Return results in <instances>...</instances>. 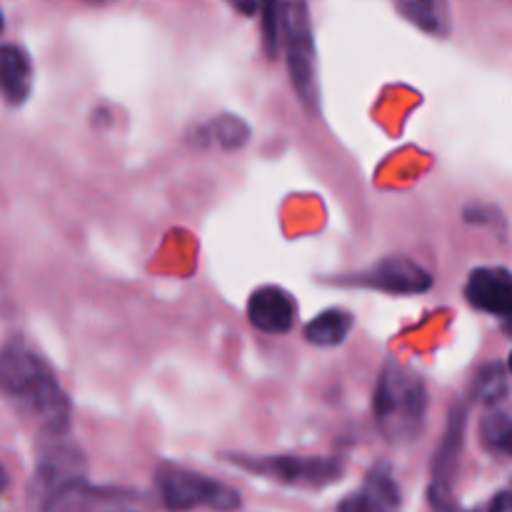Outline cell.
I'll use <instances>...</instances> for the list:
<instances>
[{
  "label": "cell",
  "instance_id": "ffe728a7",
  "mask_svg": "<svg viewBox=\"0 0 512 512\" xmlns=\"http://www.w3.org/2000/svg\"><path fill=\"white\" fill-rule=\"evenodd\" d=\"M233 10H238L240 15H255L258 13V0H225Z\"/></svg>",
  "mask_w": 512,
  "mask_h": 512
},
{
  "label": "cell",
  "instance_id": "9c48e42d",
  "mask_svg": "<svg viewBox=\"0 0 512 512\" xmlns=\"http://www.w3.org/2000/svg\"><path fill=\"white\" fill-rule=\"evenodd\" d=\"M248 320L260 333L285 335L293 330L295 320H298V305H295L293 295L285 293L283 288L265 285L250 295Z\"/></svg>",
  "mask_w": 512,
  "mask_h": 512
},
{
  "label": "cell",
  "instance_id": "52a82bcc",
  "mask_svg": "<svg viewBox=\"0 0 512 512\" xmlns=\"http://www.w3.org/2000/svg\"><path fill=\"white\" fill-rule=\"evenodd\" d=\"M465 423H468V410L465 405H455L450 410L448 428H445L440 448L433 458V485H430V500L438 512H453V480L458 470L460 453L465 443Z\"/></svg>",
  "mask_w": 512,
  "mask_h": 512
},
{
  "label": "cell",
  "instance_id": "d6986e66",
  "mask_svg": "<svg viewBox=\"0 0 512 512\" xmlns=\"http://www.w3.org/2000/svg\"><path fill=\"white\" fill-rule=\"evenodd\" d=\"M283 8V0H258L263 48L268 58H275L280 50V20H283Z\"/></svg>",
  "mask_w": 512,
  "mask_h": 512
},
{
  "label": "cell",
  "instance_id": "8992f818",
  "mask_svg": "<svg viewBox=\"0 0 512 512\" xmlns=\"http://www.w3.org/2000/svg\"><path fill=\"white\" fill-rule=\"evenodd\" d=\"M50 443L40 450L38 468L30 480V503L35 510L43 508L48 500L63 493L70 485L85 480V458L75 445L63 438H48Z\"/></svg>",
  "mask_w": 512,
  "mask_h": 512
},
{
  "label": "cell",
  "instance_id": "d4e9b609",
  "mask_svg": "<svg viewBox=\"0 0 512 512\" xmlns=\"http://www.w3.org/2000/svg\"><path fill=\"white\" fill-rule=\"evenodd\" d=\"M3 490H5V473L3 468H0V495H3Z\"/></svg>",
  "mask_w": 512,
  "mask_h": 512
},
{
  "label": "cell",
  "instance_id": "44dd1931",
  "mask_svg": "<svg viewBox=\"0 0 512 512\" xmlns=\"http://www.w3.org/2000/svg\"><path fill=\"white\" fill-rule=\"evenodd\" d=\"M490 512H512V495L500 493L498 498L493 500V505H490Z\"/></svg>",
  "mask_w": 512,
  "mask_h": 512
},
{
  "label": "cell",
  "instance_id": "3957f363",
  "mask_svg": "<svg viewBox=\"0 0 512 512\" xmlns=\"http://www.w3.org/2000/svg\"><path fill=\"white\" fill-rule=\"evenodd\" d=\"M280 35L285 38V60L293 90L300 103L308 110H318L320 85H318V60H315L313 25L305 0H290L283 8Z\"/></svg>",
  "mask_w": 512,
  "mask_h": 512
},
{
  "label": "cell",
  "instance_id": "8fae6325",
  "mask_svg": "<svg viewBox=\"0 0 512 512\" xmlns=\"http://www.w3.org/2000/svg\"><path fill=\"white\" fill-rule=\"evenodd\" d=\"M135 503L133 493L115 488H93L85 480L70 485L43 505L38 512H113L120 505Z\"/></svg>",
  "mask_w": 512,
  "mask_h": 512
},
{
  "label": "cell",
  "instance_id": "e0dca14e",
  "mask_svg": "<svg viewBox=\"0 0 512 512\" xmlns=\"http://www.w3.org/2000/svg\"><path fill=\"white\" fill-rule=\"evenodd\" d=\"M480 438L490 453L512 458V410H490L480 425Z\"/></svg>",
  "mask_w": 512,
  "mask_h": 512
},
{
  "label": "cell",
  "instance_id": "cb8c5ba5",
  "mask_svg": "<svg viewBox=\"0 0 512 512\" xmlns=\"http://www.w3.org/2000/svg\"><path fill=\"white\" fill-rule=\"evenodd\" d=\"M85 3H90V5H108V3H115V0H85Z\"/></svg>",
  "mask_w": 512,
  "mask_h": 512
},
{
  "label": "cell",
  "instance_id": "7402d4cb",
  "mask_svg": "<svg viewBox=\"0 0 512 512\" xmlns=\"http://www.w3.org/2000/svg\"><path fill=\"white\" fill-rule=\"evenodd\" d=\"M113 512H138L133 508V503H128V505H120V508H115Z\"/></svg>",
  "mask_w": 512,
  "mask_h": 512
},
{
  "label": "cell",
  "instance_id": "9a60e30c",
  "mask_svg": "<svg viewBox=\"0 0 512 512\" xmlns=\"http://www.w3.org/2000/svg\"><path fill=\"white\" fill-rule=\"evenodd\" d=\"M353 315L348 310L330 308L323 310L318 318H313L305 328V340L310 345H318V348H335V345L345 343V338L353 330Z\"/></svg>",
  "mask_w": 512,
  "mask_h": 512
},
{
  "label": "cell",
  "instance_id": "30bf717a",
  "mask_svg": "<svg viewBox=\"0 0 512 512\" xmlns=\"http://www.w3.org/2000/svg\"><path fill=\"white\" fill-rule=\"evenodd\" d=\"M465 298L483 313L508 318L512 313V273L505 268H475L465 283Z\"/></svg>",
  "mask_w": 512,
  "mask_h": 512
},
{
  "label": "cell",
  "instance_id": "7a4b0ae2",
  "mask_svg": "<svg viewBox=\"0 0 512 512\" xmlns=\"http://www.w3.org/2000/svg\"><path fill=\"white\" fill-rule=\"evenodd\" d=\"M373 413L388 443L408 445L418 440L428 418V388L423 378L400 363L385 365L375 385Z\"/></svg>",
  "mask_w": 512,
  "mask_h": 512
},
{
  "label": "cell",
  "instance_id": "4fadbf2b",
  "mask_svg": "<svg viewBox=\"0 0 512 512\" xmlns=\"http://www.w3.org/2000/svg\"><path fill=\"white\" fill-rule=\"evenodd\" d=\"M33 88V63L20 45H0V98L8 105L28 100Z\"/></svg>",
  "mask_w": 512,
  "mask_h": 512
},
{
  "label": "cell",
  "instance_id": "277c9868",
  "mask_svg": "<svg viewBox=\"0 0 512 512\" xmlns=\"http://www.w3.org/2000/svg\"><path fill=\"white\" fill-rule=\"evenodd\" d=\"M158 493L170 512H188L208 508L218 512H233L240 508V495L220 480L200 475L180 465H163L155 475Z\"/></svg>",
  "mask_w": 512,
  "mask_h": 512
},
{
  "label": "cell",
  "instance_id": "7c38bea8",
  "mask_svg": "<svg viewBox=\"0 0 512 512\" xmlns=\"http://www.w3.org/2000/svg\"><path fill=\"white\" fill-rule=\"evenodd\" d=\"M400 505V488L388 465H378L368 473L363 488L348 495L338 512H393Z\"/></svg>",
  "mask_w": 512,
  "mask_h": 512
},
{
  "label": "cell",
  "instance_id": "6da1fadb",
  "mask_svg": "<svg viewBox=\"0 0 512 512\" xmlns=\"http://www.w3.org/2000/svg\"><path fill=\"white\" fill-rule=\"evenodd\" d=\"M0 393L20 413L38 420L48 438H63L70 425L68 395L50 365L20 340L0 350Z\"/></svg>",
  "mask_w": 512,
  "mask_h": 512
},
{
  "label": "cell",
  "instance_id": "484cf974",
  "mask_svg": "<svg viewBox=\"0 0 512 512\" xmlns=\"http://www.w3.org/2000/svg\"><path fill=\"white\" fill-rule=\"evenodd\" d=\"M3 28H5V20H3V13H0V33H3Z\"/></svg>",
  "mask_w": 512,
  "mask_h": 512
},
{
  "label": "cell",
  "instance_id": "ac0fdd59",
  "mask_svg": "<svg viewBox=\"0 0 512 512\" xmlns=\"http://www.w3.org/2000/svg\"><path fill=\"white\" fill-rule=\"evenodd\" d=\"M473 393L480 403L485 405H498L503 403L505 395H508V375H505V368L498 363H490L475 375Z\"/></svg>",
  "mask_w": 512,
  "mask_h": 512
},
{
  "label": "cell",
  "instance_id": "ba28073f",
  "mask_svg": "<svg viewBox=\"0 0 512 512\" xmlns=\"http://www.w3.org/2000/svg\"><path fill=\"white\" fill-rule=\"evenodd\" d=\"M343 283L360 285V288H373L388 295H418L430 290L433 285V275L415 260L395 255V258H385L375 263L373 268L363 270V273L350 275Z\"/></svg>",
  "mask_w": 512,
  "mask_h": 512
},
{
  "label": "cell",
  "instance_id": "4316f807",
  "mask_svg": "<svg viewBox=\"0 0 512 512\" xmlns=\"http://www.w3.org/2000/svg\"><path fill=\"white\" fill-rule=\"evenodd\" d=\"M508 368H510V375H512V353H510V360H508Z\"/></svg>",
  "mask_w": 512,
  "mask_h": 512
},
{
  "label": "cell",
  "instance_id": "5bb4252c",
  "mask_svg": "<svg viewBox=\"0 0 512 512\" xmlns=\"http://www.w3.org/2000/svg\"><path fill=\"white\" fill-rule=\"evenodd\" d=\"M395 8L408 23L435 38H445L453 25L450 0H395Z\"/></svg>",
  "mask_w": 512,
  "mask_h": 512
},
{
  "label": "cell",
  "instance_id": "5b68a950",
  "mask_svg": "<svg viewBox=\"0 0 512 512\" xmlns=\"http://www.w3.org/2000/svg\"><path fill=\"white\" fill-rule=\"evenodd\" d=\"M230 463L275 483L293 488H325L343 475L338 458H310V455H230Z\"/></svg>",
  "mask_w": 512,
  "mask_h": 512
},
{
  "label": "cell",
  "instance_id": "2e32d148",
  "mask_svg": "<svg viewBox=\"0 0 512 512\" xmlns=\"http://www.w3.org/2000/svg\"><path fill=\"white\" fill-rule=\"evenodd\" d=\"M250 138V128L238 115H218L205 128L198 130V143L218 145L223 150L243 148Z\"/></svg>",
  "mask_w": 512,
  "mask_h": 512
},
{
  "label": "cell",
  "instance_id": "603a6c76",
  "mask_svg": "<svg viewBox=\"0 0 512 512\" xmlns=\"http://www.w3.org/2000/svg\"><path fill=\"white\" fill-rule=\"evenodd\" d=\"M505 333L512 335V313L508 315V318H505Z\"/></svg>",
  "mask_w": 512,
  "mask_h": 512
}]
</instances>
